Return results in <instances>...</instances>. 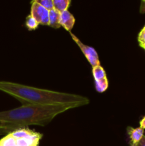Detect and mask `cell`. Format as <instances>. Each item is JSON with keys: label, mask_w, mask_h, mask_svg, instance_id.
Segmentation results:
<instances>
[{"label": "cell", "mask_w": 145, "mask_h": 146, "mask_svg": "<svg viewBox=\"0 0 145 146\" xmlns=\"http://www.w3.org/2000/svg\"><path fill=\"white\" fill-rule=\"evenodd\" d=\"M80 106L78 104L22 105L14 109L0 111V135L9 134L28 125L45 126L56 115Z\"/></svg>", "instance_id": "cell-1"}, {"label": "cell", "mask_w": 145, "mask_h": 146, "mask_svg": "<svg viewBox=\"0 0 145 146\" xmlns=\"http://www.w3.org/2000/svg\"><path fill=\"white\" fill-rule=\"evenodd\" d=\"M0 91L14 97L23 105L78 104L82 106L90 103L88 98L82 96L37 88L8 81H0Z\"/></svg>", "instance_id": "cell-2"}, {"label": "cell", "mask_w": 145, "mask_h": 146, "mask_svg": "<svg viewBox=\"0 0 145 146\" xmlns=\"http://www.w3.org/2000/svg\"><path fill=\"white\" fill-rule=\"evenodd\" d=\"M43 135L28 128L7 134L0 140V146H38Z\"/></svg>", "instance_id": "cell-3"}, {"label": "cell", "mask_w": 145, "mask_h": 146, "mask_svg": "<svg viewBox=\"0 0 145 146\" xmlns=\"http://www.w3.org/2000/svg\"><path fill=\"white\" fill-rule=\"evenodd\" d=\"M70 34H71V36L72 37V40L76 43L77 45H78V46H79V48H80L82 54L85 55V58H87L88 62L90 64V65L92 66V67L100 65V64L99 56H98V53H97L96 50L94 48H92V47L85 45L83 43L81 42L80 40L75 34H72V33L70 32Z\"/></svg>", "instance_id": "cell-4"}, {"label": "cell", "mask_w": 145, "mask_h": 146, "mask_svg": "<svg viewBox=\"0 0 145 146\" xmlns=\"http://www.w3.org/2000/svg\"><path fill=\"white\" fill-rule=\"evenodd\" d=\"M38 24L44 26H49V11L40 5L36 0L31 2V14Z\"/></svg>", "instance_id": "cell-5"}, {"label": "cell", "mask_w": 145, "mask_h": 146, "mask_svg": "<svg viewBox=\"0 0 145 146\" xmlns=\"http://www.w3.org/2000/svg\"><path fill=\"white\" fill-rule=\"evenodd\" d=\"M75 21V20L73 15L68 10H66L60 14V25L69 32H71L72 29L73 28Z\"/></svg>", "instance_id": "cell-6"}, {"label": "cell", "mask_w": 145, "mask_h": 146, "mask_svg": "<svg viewBox=\"0 0 145 146\" xmlns=\"http://www.w3.org/2000/svg\"><path fill=\"white\" fill-rule=\"evenodd\" d=\"M144 130L142 128H134L132 127H128L127 133L130 139V146H135L144 136Z\"/></svg>", "instance_id": "cell-7"}, {"label": "cell", "mask_w": 145, "mask_h": 146, "mask_svg": "<svg viewBox=\"0 0 145 146\" xmlns=\"http://www.w3.org/2000/svg\"><path fill=\"white\" fill-rule=\"evenodd\" d=\"M60 14L61 13L58 12L55 9H53L49 11V26L54 29H59L61 27L59 23Z\"/></svg>", "instance_id": "cell-8"}, {"label": "cell", "mask_w": 145, "mask_h": 146, "mask_svg": "<svg viewBox=\"0 0 145 146\" xmlns=\"http://www.w3.org/2000/svg\"><path fill=\"white\" fill-rule=\"evenodd\" d=\"M71 3V0H53V9L62 13L68 10Z\"/></svg>", "instance_id": "cell-9"}, {"label": "cell", "mask_w": 145, "mask_h": 146, "mask_svg": "<svg viewBox=\"0 0 145 146\" xmlns=\"http://www.w3.org/2000/svg\"><path fill=\"white\" fill-rule=\"evenodd\" d=\"M92 75H93L95 81H98L105 78H107L106 73H105L104 68L100 65L92 67Z\"/></svg>", "instance_id": "cell-10"}, {"label": "cell", "mask_w": 145, "mask_h": 146, "mask_svg": "<svg viewBox=\"0 0 145 146\" xmlns=\"http://www.w3.org/2000/svg\"><path fill=\"white\" fill-rule=\"evenodd\" d=\"M95 89L98 92L103 93L108 88V80L107 78H105L100 81H95Z\"/></svg>", "instance_id": "cell-11"}, {"label": "cell", "mask_w": 145, "mask_h": 146, "mask_svg": "<svg viewBox=\"0 0 145 146\" xmlns=\"http://www.w3.org/2000/svg\"><path fill=\"white\" fill-rule=\"evenodd\" d=\"M26 26L29 30H35L38 27V24L34 17H31V15H28L26 20Z\"/></svg>", "instance_id": "cell-12"}, {"label": "cell", "mask_w": 145, "mask_h": 146, "mask_svg": "<svg viewBox=\"0 0 145 146\" xmlns=\"http://www.w3.org/2000/svg\"><path fill=\"white\" fill-rule=\"evenodd\" d=\"M36 1L48 11L53 9V0H36Z\"/></svg>", "instance_id": "cell-13"}, {"label": "cell", "mask_w": 145, "mask_h": 146, "mask_svg": "<svg viewBox=\"0 0 145 146\" xmlns=\"http://www.w3.org/2000/svg\"><path fill=\"white\" fill-rule=\"evenodd\" d=\"M138 41H139L140 46L145 45V26L141 30L139 35H138Z\"/></svg>", "instance_id": "cell-14"}, {"label": "cell", "mask_w": 145, "mask_h": 146, "mask_svg": "<svg viewBox=\"0 0 145 146\" xmlns=\"http://www.w3.org/2000/svg\"><path fill=\"white\" fill-rule=\"evenodd\" d=\"M139 11H140L141 14H144L145 13V0H142V2H141Z\"/></svg>", "instance_id": "cell-15"}, {"label": "cell", "mask_w": 145, "mask_h": 146, "mask_svg": "<svg viewBox=\"0 0 145 146\" xmlns=\"http://www.w3.org/2000/svg\"><path fill=\"white\" fill-rule=\"evenodd\" d=\"M135 146H145V135H144V136L142 137L141 141Z\"/></svg>", "instance_id": "cell-16"}, {"label": "cell", "mask_w": 145, "mask_h": 146, "mask_svg": "<svg viewBox=\"0 0 145 146\" xmlns=\"http://www.w3.org/2000/svg\"><path fill=\"white\" fill-rule=\"evenodd\" d=\"M139 124H140V128H142V129L144 130L145 129V116L141 120Z\"/></svg>", "instance_id": "cell-17"}, {"label": "cell", "mask_w": 145, "mask_h": 146, "mask_svg": "<svg viewBox=\"0 0 145 146\" xmlns=\"http://www.w3.org/2000/svg\"><path fill=\"white\" fill-rule=\"evenodd\" d=\"M141 47H142V48H144V49L145 50V45H143V46H141Z\"/></svg>", "instance_id": "cell-18"}]
</instances>
